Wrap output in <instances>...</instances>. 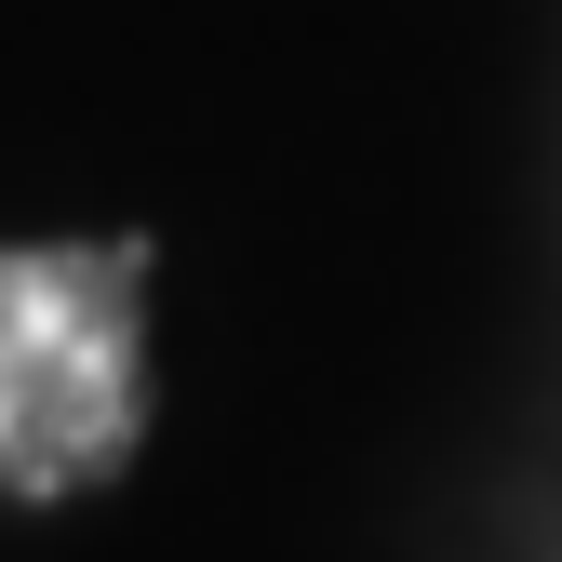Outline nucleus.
I'll return each mask as SVG.
<instances>
[{"instance_id":"1","label":"nucleus","mask_w":562,"mask_h":562,"mask_svg":"<svg viewBox=\"0 0 562 562\" xmlns=\"http://www.w3.org/2000/svg\"><path fill=\"white\" fill-rule=\"evenodd\" d=\"M148 281L161 241H0V496L67 509L148 456Z\"/></svg>"}]
</instances>
